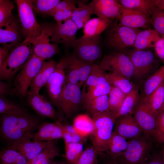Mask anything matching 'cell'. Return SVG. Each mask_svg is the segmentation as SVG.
Instances as JSON below:
<instances>
[{"instance_id": "1", "label": "cell", "mask_w": 164, "mask_h": 164, "mask_svg": "<svg viewBox=\"0 0 164 164\" xmlns=\"http://www.w3.org/2000/svg\"><path fill=\"white\" fill-rule=\"evenodd\" d=\"M0 135L10 144L25 139H33L39 121L25 111L11 114H2L0 117Z\"/></svg>"}, {"instance_id": "2", "label": "cell", "mask_w": 164, "mask_h": 164, "mask_svg": "<svg viewBox=\"0 0 164 164\" xmlns=\"http://www.w3.org/2000/svg\"><path fill=\"white\" fill-rule=\"evenodd\" d=\"M127 141L126 151L113 158L120 164H140L155 152V144L159 142L152 135L146 133Z\"/></svg>"}, {"instance_id": "3", "label": "cell", "mask_w": 164, "mask_h": 164, "mask_svg": "<svg viewBox=\"0 0 164 164\" xmlns=\"http://www.w3.org/2000/svg\"><path fill=\"white\" fill-rule=\"evenodd\" d=\"M94 127L90 135L93 146L98 152H106L114 131L116 118L110 111L92 115Z\"/></svg>"}, {"instance_id": "4", "label": "cell", "mask_w": 164, "mask_h": 164, "mask_svg": "<svg viewBox=\"0 0 164 164\" xmlns=\"http://www.w3.org/2000/svg\"><path fill=\"white\" fill-rule=\"evenodd\" d=\"M32 46L24 40L10 50L7 58L0 67L1 80L9 81L13 78L32 53Z\"/></svg>"}, {"instance_id": "5", "label": "cell", "mask_w": 164, "mask_h": 164, "mask_svg": "<svg viewBox=\"0 0 164 164\" xmlns=\"http://www.w3.org/2000/svg\"><path fill=\"white\" fill-rule=\"evenodd\" d=\"M15 1L17 6L22 34L25 37L24 40L33 46L41 35V26L36 19L30 0Z\"/></svg>"}, {"instance_id": "6", "label": "cell", "mask_w": 164, "mask_h": 164, "mask_svg": "<svg viewBox=\"0 0 164 164\" xmlns=\"http://www.w3.org/2000/svg\"><path fill=\"white\" fill-rule=\"evenodd\" d=\"M134 67L132 77L138 81H143L156 70L158 62L154 53L149 50L135 49L126 51Z\"/></svg>"}, {"instance_id": "7", "label": "cell", "mask_w": 164, "mask_h": 164, "mask_svg": "<svg viewBox=\"0 0 164 164\" xmlns=\"http://www.w3.org/2000/svg\"><path fill=\"white\" fill-rule=\"evenodd\" d=\"M44 61L32 53L14 79L13 93L21 97L27 95L28 88L41 69Z\"/></svg>"}, {"instance_id": "8", "label": "cell", "mask_w": 164, "mask_h": 164, "mask_svg": "<svg viewBox=\"0 0 164 164\" xmlns=\"http://www.w3.org/2000/svg\"><path fill=\"white\" fill-rule=\"evenodd\" d=\"M132 115L144 133L153 135L159 142L164 141L158 125V118L146 100L141 98Z\"/></svg>"}, {"instance_id": "9", "label": "cell", "mask_w": 164, "mask_h": 164, "mask_svg": "<svg viewBox=\"0 0 164 164\" xmlns=\"http://www.w3.org/2000/svg\"><path fill=\"white\" fill-rule=\"evenodd\" d=\"M100 43V36L91 37L82 36L74 44L72 54L80 60L93 64L102 55Z\"/></svg>"}, {"instance_id": "10", "label": "cell", "mask_w": 164, "mask_h": 164, "mask_svg": "<svg viewBox=\"0 0 164 164\" xmlns=\"http://www.w3.org/2000/svg\"><path fill=\"white\" fill-rule=\"evenodd\" d=\"M63 57L66 83L81 88L85 83L93 64L80 60L72 54H67Z\"/></svg>"}, {"instance_id": "11", "label": "cell", "mask_w": 164, "mask_h": 164, "mask_svg": "<svg viewBox=\"0 0 164 164\" xmlns=\"http://www.w3.org/2000/svg\"><path fill=\"white\" fill-rule=\"evenodd\" d=\"M104 71L118 73L130 80L134 72L133 65L124 52H113L105 55L100 65Z\"/></svg>"}, {"instance_id": "12", "label": "cell", "mask_w": 164, "mask_h": 164, "mask_svg": "<svg viewBox=\"0 0 164 164\" xmlns=\"http://www.w3.org/2000/svg\"><path fill=\"white\" fill-rule=\"evenodd\" d=\"M82 91L78 86L67 83L57 107L62 114L66 117L78 111L83 107Z\"/></svg>"}, {"instance_id": "13", "label": "cell", "mask_w": 164, "mask_h": 164, "mask_svg": "<svg viewBox=\"0 0 164 164\" xmlns=\"http://www.w3.org/2000/svg\"><path fill=\"white\" fill-rule=\"evenodd\" d=\"M48 28L52 43L61 44L67 48H72L77 39L76 34L78 29L71 19L63 22H56L54 24H48Z\"/></svg>"}, {"instance_id": "14", "label": "cell", "mask_w": 164, "mask_h": 164, "mask_svg": "<svg viewBox=\"0 0 164 164\" xmlns=\"http://www.w3.org/2000/svg\"><path fill=\"white\" fill-rule=\"evenodd\" d=\"M138 29L117 25L108 31L107 44L110 48L121 51L133 46Z\"/></svg>"}, {"instance_id": "15", "label": "cell", "mask_w": 164, "mask_h": 164, "mask_svg": "<svg viewBox=\"0 0 164 164\" xmlns=\"http://www.w3.org/2000/svg\"><path fill=\"white\" fill-rule=\"evenodd\" d=\"M65 65V60L63 57L57 63L45 86L51 101L56 107L67 83L64 70Z\"/></svg>"}, {"instance_id": "16", "label": "cell", "mask_w": 164, "mask_h": 164, "mask_svg": "<svg viewBox=\"0 0 164 164\" xmlns=\"http://www.w3.org/2000/svg\"><path fill=\"white\" fill-rule=\"evenodd\" d=\"M41 26V35L33 45L32 53L45 60L59 53L60 50L58 44L51 42L48 24Z\"/></svg>"}, {"instance_id": "17", "label": "cell", "mask_w": 164, "mask_h": 164, "mask_svg": "<svg viewBox=\"0 0 164 164\" xmlns=\"http://www.w3.org/2000/svg\"><path fill=\"white\" fill-rule=\"evenodd\" d=\"M120 21L117 25L133 28L149 29L150 17L136 10L126 8L121 5L118 18Z\"/></svg>"}, {"instance_id": "18", "label": "cell", "mask_w": 164, "mask_h": 164, "mask_svg": "<svg viewBox=\"0 0 164 164\" xmlns=\"http://www.w3.org/2000/svg\"><path fill=\"white\" fill-rule=\"evenodd\" d=\"M114 131L128 140L139 137L144 133L131 114L121 116L116 118Z\"/></svg>"}, {"instance_id": "19", "label": "cell", "mask_w": 164, "mask_h": 164, "mask_svg": "<svg viewBox=\"0 0 164 164\" xmlns=\"http://www.w3.org/2000/svg\"><path fill=\"white\" fill-rule=\"evenodd\" d=\"M29 105L37 114L43 117L56 120L57 114L52 104L39 93L27 92Z\"/></svg>"}, {"instance_id": "20", "label": "cell", "mask_w": 164, "mask_h": 164, "mask_svg": "<svg viewBox=\"0 0 164 164\" xmlns=\"http://www.w3.org/2000/svg\"><path fill=\"white\" fill-rule=\"evenodd\" d=\"M31 139H25L10 144L8 147L21 154L29 161L47 146L51 141H39Z\"/></svg>"}, {"instance_id": "21", "label": "cell", "mask_w": 164, "mask_h": 164, "mask_svg": "<svg viewBox=\"0 0 164 164\" xmlns=\"http://www.w3.org/2000/svg\"><path fill=\"white\" fill-rule=\"evenodd\" d=\"M87 5L98 17L118 19L121 5L118 0H93Z\"/></svg>"}, {"instance_id": "22", "label": "cell", "mask_w": 164, "mask_h": 164, "mask_svg": "<svg viewBox=\"0 0 164 164\" xmlns=\"http://www.w3.org/2000/svg\"><path fill=\"white\" fill-rule=\"evenodd\" d=\"M63 125L60 121L44 122L39 125L33 139L39 141H53L62 138Z\"/></svg>"}, {"instance_id": "23", "label": "cell", "mask_w": 164, "mask_h": 164, "mask_svg": "<svg viewBox=\"0 0 164 164\" xmlns=\"http://www.w3.org/2000/svg\"><path fill=\"white\" fill-rule=\"evenodd\" d=\"M57 63L53 60H44L41 69L31 85L28 92L39 93L41 89L46 84Z\"/></svg>"}, {"instance_id": "24", "label": "cell", "mask_w": 164, "mask_h": 164, "mask_svg": "<svg viewBox=\"0 0 164 164\" xmlns=\"http://www.w3.org/2000/svg\"><path fill=\"white\" fill-rule=\"evenodd\" d=\"M22 33L19 22L15 19L5 29L0 28V43L11 49L18 44Z\"/></svg>"}, {"instance_id": "25", "label": "cell", "mask_w": 164, "mask_h": 164, "mask_svg": "<svg viewBox=\"0 0 164 164\" xmlns=\"http://www.w3.org/2000/svg\"><path fill=\"white\" fill-rule=\"evenodd\" d=\"M160 38L159 34L155 29H145L137 34L133 46L136 49L141 50L154 47Z\"/></svg>"}, {"instance_id": "26", "label": "cell", "mask_w": 164, "mask_h": 164, "mask_svg": "<svg viewBox=\"0 0 164 164\" xmlns=\"http://www.w3.org/2000/svg\"><path fill=\"white\" fill-rule=\"evenodd\" d=\"M164 81V64L152 75L143 81L142 94L141 98L149 96Z\"/></svg>"}, {"instance_id": "27", "label": "cell", "mask_w": 164, "mask_h": 164, "mask_svg": "<svg viewBox=\"0 0 164 164\" xmlns=\"http://www.w3.org/2000/svg\"><path fill=\"white\" fill-rule=\"evenodd\" d=\"M110 23L108 19L98 17L90 19L84 27V37H94L100 36L108 27Z\"/></svg>"}, {"instance_id": "28", "label": "cell", "mask_w": 164, "mask_h": 164, "mask_svg": "<svg viewBox=\"0 0 164 164\" xmlns=\"http://www.w3.org/2000/svg\"><path fill=\"white\" fill-rule=\"evenodd\" d=\"M111 86L107 82L87 88L82 91L83 107L87 110L92 101L96 98L105 94H108Z\"/></svg>"}, {"instance_id": "29", "label": "cell", "mask_w": 164, "mask_h": 164, "mask_svg": "<svg viewBox=\"0 0 164 164\" xmlns=\"http://www.w3.org/2000/svg\"><path fill=\"white\" fill-rule=\"evenodd\" d=\"M60 155V150L53 141L45 148L28 164H51L53 160Z\"/></svg>"}, {"instance_id": "30", "label": "cell", "mask_w": 164, "mask_h": 164, "mask_svg": "<svg viewBox=\"0 0 164 164\" xmlns=\"http://www.w3.org/2000/svg\"><path fill=\"white\" fill-rule=\"evenodd\" d=\"M73 126L77 133L85 138L90 135L94 127L93 119L87 114H80L76 117Z\"/></svg>"}, {"instance_id": "31", "label": "cell", "mask_w": 164, "mask_h": 164, "mask_svg": "<svg viewBox=\"0 0 164 164\" xmlns=\"http://www.w3.org/2000/svg\"><path fill=\"white\" fill-rule=\"evenodd\" d=\"M128 145V141L114 131L106 152L109 157L114 158L126 151Z\"/></svg>"}, {"instance_id": "32", "label": "cell", "mask_w": 164, "mask_h": 164, "mask_svg": "<svg viewBox=\"0 0 164 164\" xmlns=\"http://www.w3.org/2000/svg\"><path fill=\"white\" fill-rule=\"evenodd\" d=\"M140 96L138 87H135L130 92L127 94L120 109L116 116V119L121 116L132 115L139 101Z\"/></svg>"}, {"instance_id": "33", "label": "cell", "mask_w": 164, "mask_h": 164, "mask_svg": "<svg viewBox=\"0 0 164 164\" xmlns=\"http://www.w3.org/2000/svg\"><path fill=\"white\" fill-rule=\"evenodd\" d=\"M124 7L144 13L150 17L155 6L153 0H119Z\"/></svg>"}, {"instance_id": "34", "label": "cell", "mask_w": 164, "mask_h": 164, "mask_svg": "<svg viewBox=\"0 0 164 164\" xmlns=\"http://www.w3.org/2000/svg\"><path fill=\"white\" fill-rule=\"evenodd\" d=\"M93 14L92 9L87 4L81 2L78 3V7L73 12L71 19L79 29L84 27Z\"/></svg>"}, {"instance_id": "35", "label": "cell", "mask_w": 164, "mask_h": 164, "mask_svg": "<svg viewBox=\"0 0 164 164\" xmlns=\"http://www.w3.org/2000/svg\"><path fill=\"white\" fill-rule=\"evenodd\" d=\"M105 78L111 86L118 88L126 94L130 92L135 87L130 80L116 73H106Z\"/></svg>"}, {"instance_id": "36", "label": "cell", "mask_w": 164, "mask_h": 164, "mask_svg": "<svg viewBox=\"0 0 164 164\" xmlns=\"http://www.w3.org/2000/svg\"><path fill=\"white\" fill-rule=\"evenodd\" d=\"M109 109L115 116L120 109L127 94L118 88L111 86L108 94Z\"/></svg>"}, {"instance_id": "37", "label": "cell", "mask_w": 164, "mask_h": 164, "mask_svg": "<svg viewBox=\"0 0 164 164\" xmlns=\"http://www.w3.org/2000/svg\"><path fill=\"white\" fill-rule=\"evenodd\" d=\"M146 99L158 118V114L164 101V81Z\"/></svg>"}, {"instance_id": "38", "label": "cell", "mask_w": 164, "mask_h": 164, "mask_svg": "<svg viewBox=\"0 0 164 164\" xmlns=\"http://www.w3.org/2000/svg\"><path fill=\"white\" fill-rule=\"evenodd\" d=\"M0 164H28V161L19 152L8 148L0 153Z\"/></svg>"}, {"instance_id": "39", "label": "cell", "mask_w": 164, "mask_h": 164, "mask_svg": "<svg viewBox=\"0 0 164 164\" xmlns=\"http://www.w3.org/2000/svg\"><path fill=\"white\" fill-rule=\"evenodd\" d=\"M106 73L99 65L93 64L87 80L84 85L87 88L104 84L108 81L105 78Z\"/></svg>"}, {"instance_id": "40", "label": "cell", "mask_w": 164, "mask_h": 164, "mask_svg": "<svg viewBox=\"0 0 164 164\" xmlns=\"http://www.w3.org/2000/svg\"><path fill=\"white\" fill-rule=\"evenodd\" d=\"M15 7L10 0H0V28L8 27L15 19L12 12Z\"/></svg>"}, {"instance_id": "41", "label": "cell", "mask_w": 164, "mask_h": 164, "mask_svg": "<svg viewBox=\"0 0 164 164\" xmlns=\"http://www.w3.org/2000/svg\"><path fill=\"white\" fill-rule=\"evenodd\" d=\"M65 156L69 164H74L79 159L83 150V143H65Z\"/></svg>"}, {"instance_id": "42", "label": "cell", "mask_w": 164, "mask_h": 164, "mask_svg": "<svg viewBox=\"0 0 164 164\" xmlns=\"http://www.w3.org/2000/svg\"><path fill=\"white\" fill-rule=\"evenodd\" d=\"M34 12L36 13L49 15L59 0H30Z\"/></svg>"}, {"instance_id": "43", "label": "cell", "mask_w": 164, "mask_h": 164, "mask_svg": "<svg viewBox=\"0 0 164 164\" xmlns=\"http://www.w3.org/2000/svg\"><path fill=\"white\" fill-rule=\"evenodd\" d=\"M151 24L161 36H164V10L156 6L150 16Z\"/></svg>"}, {"instance_id": "44", "label": "cell", "mask_w": 164, "mask_h": 164, "mask_svg": "<svg viewBox=\"0 0 164 164\" xmlns=\"http://www.w3.org/2000/svg\"><path fill=\"white\" fill-rule=\"evenodd\" d=\"M86 110L92 115L97 113L110 111L108 94L102 95L95 98Z\"/></svg>"}, {"instance_id": "45", "label": "cell", "mask_w": 164, "mask_h": 164, "mask_svg": "<svg viewBox=\"0 0 164 164\" xmlns=\"http://www.w3.org/2000/svg\"><path fill=\"white\" fill-rule=\"evenodd\" d=\"M63 138L65 143H84L86 138L79 135L73 125L65 124L63 125Z\"/></svg>"}, {"instance_id": "46", "label": "cell", "mask_w": 164, "mask_h": 164, "mask_svg": "<svg viewBox=\"0 0 164 164\" xmlns=\"http://www.w3.org/2000/svg\"><path fill=\"white\" fill-rule=\"evenodd\" d=\"M98 153L93 146L89 147L84 150L74 164H98Z\"/></svg>"}, {"instance_id": "47", "label": "cell", "mask_w": 164, "mask_h": 164, "mask_svg": "<svg viewBox=\"0 0 164 164\" xmlns=\"http://www.w3.org/2000/svg\"><path fill=\"white\" fill-rule=\"evenodd\" d=\"M24 111L21 107L5 97H0V113L1 114H15Z\"/></svg>"}, {"instance_id": "48", "label": "cell", "mask_w": 164, "mask_h": 164, "mask_svg": "<svg viewBox=\"0 0 164 164\" xmlns=\"http://www.w3.org/2000/svg\"><path fill=\"white\" fill-rule=\"evenodd\" d=\"M76 8L75 6L62 9L56 12L52 16L56 22H62L71 19L72 14Z\"/></svg>"}, {"instance_id": "49", "label": "cell", "mask_w": 164, "mask_h": 164, "mask_svg": "<svg viewBox=\"0 0 164 164\" xmlns=\"http://www.w3.org/2000/svg\"><path fill=\"white\" fill-rule=\"evenodd\" d=\"M154 48L157 56L164 64V36L160 37Z\"/></svg>"}, {"instance_id": "50", "label": "cell", "mask_w": 164, "mask_h": 164, "mask_svg": "<svg viewBox=\"0 0 164 164\" xmlns=\"http://www.w3.org/2000/svg\"><path fill=\"white\" fill-rule=\"evenodd\" d=\"M140 164H164V162L162 155L154 152Z\"/></svg>"}, {"instance_id": "51", "label": "cell", "mask_w": 164, "mask_h": 164, "mask_svg": "<svg viewBox=\"0 0 164 164\" xmlns=\"http://www.w3.org/2000/svg\"><path fill=\"white\" fill-rule=\"evenodd\" d=\"M76 6L70 0L60 1L51 11L49 15L52 16L56 12L62 9Z\"/></svg>"}, {"instance_id": "52", "label": "cell", "mask_w": 164, "mask_h": 164, "mask_svg": "<svg viewBox=\"0 0 164 164\" xmlns=\"http://www.w3.org/2000/svg\"><path fill=\"white\" fill-rule=\"evenodd\" d=\"M13 93L10 84L5 82L0 81V96L5 97L6 95L11 94Z\"/></svg>"}, {"instance_id": "53", "label": "cell", "mask_w": 164, "mask_h": 164, "mask_svg": "<svg viewBox=\"0 0 164 164\" xmlns=\"http://www.w3.org/2000/svg\"><path fill=\"white\" fill-rule=\"evenodd\" d=\"M11 49L9 47L1 46L0 47V67L7 58Z\"/></svg>"}, {"instance_id": "54", "label": "cell", "mask_w": 164, "mask_h": 164, "mask_svg": "<svg viewBox=\"0 0 164 164\" xmlns=\"http://www.w3.org/2000/svg\"><path fill=\"white\" fill-rule=\"evenodd\" d=\"M158 125L161 133L164 137V111L158 117Z\"/></svg>"}, {"instance_id": "55", "label": "cell", "mask_w": 164, "mask_h": 164, "mask_svg": "<svg viewBox=\"0 0 164 164\" xmlns=\"http://www.w3.org/2000/svg\"><path fill=\"white\" fill-rule=\"evenodd\" d=\"M156 7L164 10V0H153Z\"/></svg>"}, {"instance_id": "56", "label": "cell", "mask_w": 164, "mask_h": 164, "mask_svg": "<svg viewBox=\"0 0 164 164\" xmlns=\"http://www.w3.org/2000/svg\"><path fill=\"white\" fill-rule=\"evenodd\" d=\"M110 158V159L106 162L104 164H120L115 159Z\"/></svg>"}, {"instance_id": "57", "label": "cell", "mask_w": 164, "mask_h": 164, "mask_svg": "<svg viewBox=\"0 0 164 164\" xmlns=\"http://www.w3.org/2000/svg\"><path fill=\"white\" fill-rule=\"evenodd\" d=\"M164 111V101L163 105L162 106V107L159 112V113L158 114V118L159 116V115Z\"/></svg>"}, {"instance_id": "58", "label": "cell", "mask_w": 164, "mask_h": 164, "mask_svg": "<svg viewBox=\"0 0 164 164\" xmlns=\"http://www.w3.org/2000/svg\"><path fill=\"white\" fill-rule=\"evenodd\" d=\"M51 164H66L64 162H52Z\"/></svg>"}, {"instance_id": "59", "label": "cell", "mask_w": 164, "mask_h": 164, "mask_svg": "<svg viewBox=\"0 0 164 164\" xmlns=\"http://www.w3.org/2000/svg\"><path fill=\"white\" fill-rule=\"evenodd\" d=\"M162 159L164 162V151H163V152L162 153Z\"/></svg>"}]
</instances>
